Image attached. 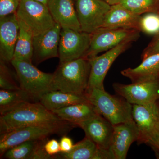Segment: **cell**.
Wrapping results in <instances>:
<instances>
[{
	"label": "cell",
	"mask_w": 159,
	"mask_h": 159,
	"mask_svg": "<svg viewBox=\"0 0 159 159\" xmlns=\"http://www.w3.org/2000/svg\"><path fill=\"white\" fill-rule=\"evenodd\" d=\"M5 62L1 60L0 88L1 89L15 90L20 88L15 81Z\"/></svg>",
	"instance_id": "28"
},
{
	"label": "cell",
	"mask_w": 159,
	"mask_h": 159,
	"mask_svg": "<svg viewBox=\"0 0 159 159\" xmlns=\"http://www.w3.org/2000/svg\"><path fill=\"white\" fill-rule=\"evenodd\" d=\"M93 159H115V157L110 149L98 147Z\"/></svg>",
	"instance_id": "32"
},
{
	"label": "cell",
	"mask_w": 159,
	"mask_h": 159,
	"mask_svg": "<svg viewBox=\"0 0 159 159\" xmlns=\"http://www.w3.org/2000/svg\"><path fill=\"white\" fill-rule=\"evenodd\" d=\"M91 37L90 33L61 28L58 47L60 63L84 57L89 47Z\"/></svg>",
	"instance_id": "10"
},
{
	"label": "cell",
	"mask_w": 159,
	"mask_h": 159,
	"mask_svg": "<svg viewBox=\"0 0 159 159\" xmlns=\"http://www.w3.org/2000/svg\"><path fill=\"white\" fill-rule=\"evenodd\" d=\"M34 99L28 93L20 88L15 90H0V114L6 113L26 102Z\"/></svg>",
	"instance_id": "23"
},
{
	"label": "cell",
	"mask_w": 159,
	"mask_h": 159,
	"mask_svg": "<svg viewBox=\"0 0 159 159\" xmlns=\"http://www.w3.org/2000/svg\"><path fill=\"white\" fill-rule=\"evenodd\" d=\"M134 68H128L121 71L122 76L130 80L132 83L159 79V53L152 54L142 61Z\"/></svg>",
	"instance_id": "19"
},
{
	"label": "cell",
	"mask_w": 159,
	"mask_h": 159,
	"mask_svg": "<svg viewBox=\"0 0 159 159\" xmlns=\"http://www.w3.org/2000/svg\"><path fill=\"white\" fill-rule=\"evenodd\" d=\"M85 133L86 137L100 148L110 149L114 131V125L101 115L77 124Z\"/></svg>",
	"instance_id": "15"
},
{
	"label": "cell",
	"mask_w": 159,
	"mask_h": 159,
	"mask_svg": "<svg viewBox=\"0 0 159 159\" xmlns=\"http://www.w3.org/2000/svg\"><path fill=\"white\" fill-rule=\"evenodd\" d=\"M11 65L16 72L20 87L35 100L53 90L54 74L44 73L32 63L12 60Z\"/></svg>",
	"instance_id": "4"
},
{
	"label": "cell",
	"mask_w": 159,
	"mask_h": 159,
	"mask_svg": "<svg viewBox=\"0 0 159 159\" xmlns=\"http://www.w3.org/2000/svg\"><path fill=\"white\" fill-rule=\"evenodd\" d=\"M39 141L24 142L8 149L3 156L8 159H30Z\"/></svg>",
	"instance_id": "26"
},
{
	"label": "cell",
	"mask_w": 159,
	"mask_h": 159,
	"mask_svg": "<svg viewBox=\"0 0 159 159\" xmlns=\"http://www.w3.org/2000/svg\"><path fill=\"white\" fill-rule=\"evenodd\" d=\"M140 31L146 34H155L159 31V14L153 12L145 13L141 16Z\"/></svg>",
	"instance_id": "27"
},
{
	"label": "cell",
	"mask_w": 159,
	"mask_h": 159,
	"mask_svg": "<svg viewBox=\"0 0 159 159\" xmlns=\"http://www.w3.org/2000/svg\"><path fill=\"white\" fill-rule=\"evenodd\" d=\"M119 3L139 15L150 12L159 14V0H121Z\"/></svg>",
	"instance_id": "25"
},
{
	"label": "cell",
	"mask_w": 159,
	"mask_h": 159,
	"mask_svg": "<svg viewBox=\"0 0 159 159\" xmlns=\"http://www.w3.org/2000/svg\"><path fill=\"white\" fill-rule=\"evenodd\" d=\"M152 149L154 152L157 157L159 159V141L152 148Z\"/></svg>",
	"instance_id": "34"
},
{
	"label": "cell",
	"mask_w": 159,
	"mask_h": 159,
	"mask_svg": "<svg viewBox=\"0 0 159 159\" xmlns=\"http://www.w3.org/2000/svg\"><path fill=\"white\" fill-rule=\"evenodd\" d=\"M75 6L81 31L91 34L102 27L111 6L104 0H76Z\"/></svg>",
	"instance_id": "11"
},
{
	"label": "cell",
	"mask_w": 159,
	"mask_h": 159,
	"mask_svg": "<svg viewBox=\"0 0 159 159\" xmlns=\"http://www.w3.org/2000/svg\"><path fill=\"white\" fill-rule=\"evenodd\" d=\"M19 31V24L16 13L0 18L1 60L11 62Z\"/></svg>",
	"instance_id": "16"
},
{
	"label": "cell",
	"mask_w": 159,
	"mask_h": 159,
	"mask_svg": "<svg viewBox=\"0 0 159 159\" xmlns=\"http://www.w3.org/2000/svg\"><path fill=\"white\" fill-rule=\"evenodd\" d=\"M18 21L19 31L12 60L31 63L33 56V34L23 23L19 20Z\"/></svg>",
	"instance_id": "22"
},
{
	"label": "cell",
	"mask_w": 159,
	"mask_h": 159,
	"mask_svg": "<svg viewBox=\"0 0 159 159\" xmlns=\"http://www.w3.org/2000/svg\"><path fill=\"white\" fill-rule=\"evenodd\" d=\"M98 146L92 140L85 137L82 141L74 145L67 152H59L61 158L65 159H93Z\"/></svg>",
	"instance_id": "24"
},
{
	"label": "cell",
	"mask_w": 159,
	"mask_h": 159,
	"mask_svg": "<svg viewBox=\"0 0 159 159\" xmlns=\"http://www.w3.org/2000/svg\"><path fill=\"white\" fill-rule=\"evenodd\" d=\"M139 135V129L134 119L114 125L110 149L115 159H126L129 149L137 142Z\"/></svg>",
	"instance_id": "13"
},
{
	"label": "cell",
	"mask_w": 159,
	"mask_h": 159,
	"mask_svg": "<svg viewBox=\"0 0 159 159\" xmlns=\"http://www.w3.org/2000/svg\"><path fill=\"white\" fill-rule=\"evenodd\" d=\"M39 101L41 104L51 111L76 103L88 102L85 94L78 95L59 90L46 93L40 97Z\"/></svg>",
	"instance_id": "21"
},
{
	"label": "cell",
	"mask_w": 159,
	"mask_h": 159,
	"mask_svg": "<svg viewBox=\"0 0 159 159\" xmlns=\"http://www.w3.org/2000/svg\"><path fill=\"white\" fill-rule=\"evenodd\" d=\"M159 53V31L154 35L153 38L148 43L146 48L143 50L141 55L142 60L146 57Z\"/></svg>",
	"instance_id": "30"
},
{
	"label": "cell",
	"mask_w": 159,
	"mask_h": 159,
	"mask_svg": "<svg viewBox=\"0 0 159 159\" xmlns=\"http://www.w3.org/2000/svg\"><path fill=\"white\" fill-rule=\"evenodd\" d=\"M136 29L101 28L91 33L89 47L84 58L89 59L126 41L133 42L140 37Z\"/></svg>",
	"instance_id": "7"
},
{
	"label": "cell",
	"mask_w": 159,
	"mask_h": 159,
	"mask_svg": "<svg viewBox=\"0 0 159 159\" xmlns=\"http://www.w3.org/2000/svg\"><path fill=\"white\" fill-rule=\"evenodd\" d=\"M16 14L33 37L43 34L56 24L47 5L36 0H20Z\"/></svg>",
	"instance_id": "5"
},
{
	"label": "cell",
	"mask_w": 159,
	"mask_h": 159,
	"mask_svg": "<svg viewBox=\"0 0 159 159\" xmlns=\"http://www.w3.org/2000/svg\"><path fill=\"white\" fill-rule=\"evenodd\" d=\"M132 105L133 118L139 131L137 143L151 148L159 140V101Z\"/></svg>",
	"instance_id": "6"
},
{
	"label": "cell",
	"mask_w": 159,
	"mask_h": 159,
	"mask_svg": "<svg viewBox=\"0 0 159 159\" xmlns=\"http://www.w3.org/2000/svg\"><path fill=\"white\" fill-rule=\"evenodd\" d=\"M67 124L25 126L1 134L0 155L3 156L8 149L28 141L47 139L51 134L61 132Z\"/></svg>",
	"instance_id": "8"
},
{
	"label": "cell",
	"mask_w": 159,
	"mask_h": 159,
	"mask_svg": "<svg viewBox=\"0 0 159 159\" xmlns=\"http://www.w3.org/2000/svg\"><path fill=\"white\" fill-rule=\"evenodd\" d=\"M85 95L97 113L113 125L133 120V105L123 97L111 95L105 89L97 88L87 89Z\"/></svg>",
	"instance_id": "3"
},
{
	"label": "cell",
	"mask_w": 159,
	"mask_h": 159,
	"mask_svg": "<svg viewBox=\"0 0 159 159\" xmlns=\"http://www.w3.org/2000/svg\"><path fill=\"white\" fill-rule=\"evenodd\" d=\"M107 3H108L109 5L110 6L116 5V4H119L121 0H104Z\"/></svg>",
	"instance_id": "35"
},
{
	"label": "cell",
	"mask_w": 159,
	"mask_h": 159,
	"mask_svg": "<svg viewBox=\"0 0 159 159\" xmlns=\"http://www.w3.org/2000/svg\"><path fill=\"white\" fill-rule=\"evenodd\" d=\"M36 1H39V2H41L44 3V4L47 5L48 0H36Z\"/></svg>",
	"instance_id": "36"
},
{
	"label": "cell",
	"mask_w": 159,
	"mask_h": 159,
	"mask_svg": "<svg viewBox=\"0 0 159 159\" xmlns=\"http://www.w3.org/2000/svg\"><path fill=\"white\" fill-rule=\"evenodd\" d=\"M60 152H67L72 149L74 144L70 138L67 136L62 137L59 142Z\"/></svg>",
	"instance_id": "33"
},
{
	"label": "cell",
	"mask_w": 159,
	"mask_h": 159,
	"mask_svg": "<svg viewBox=\"0 0 159 159\" xmlns=\"http://www.w3.org/2000/svg\"><path fill=\"white\" fill-rule=\"evenodd\" d=\"M141 16L126 9L120 3L111 6L102 28L136 29L140 31Z\"/></svg>",
	"instance_id": "18"
},
{
	"label": "cell",
	"mask_w": 159,
	"mask_h": 159,
	"mask_svg": "<svg viewBox=\"0 0 159 159\" xmlns=\"http://www.w3.org/2000/svg\"><path fill=\"white\" fill-rule=\"evenodd\" d=\"M61 27L56 23L43 34L33 37L32 60L36 64L58 57V47Z\"/></svg>",
	"instance_id": "14"
},
{
	"label": "cell",
	"mask_w": 159,
	"mask_h": 159,
	"mask_svg": "<svg viewBox=\"0 0 159 159\" xmlns=\"http://www.w3.org/2000/svg\"><path fill=\"white\" fill-rule=\"evenodd\" d=\"M68 123L60 119L40 102H26L1 115L0 134L25 126Z\"/></svg>",
	"instance_id": "1"
},
{
	"label": "cell",
	"mask_w": 159,
	"mask_h": 159,
	"mask_svg": "<svg viewBox=\"0 0 159 159\" xmlns=\"http://www.w3.org/2000/svg\"><path fill=\"white\" fill-rule=\"evenodd\" d=\"M20 0H0V18L16 12Z\"/></svg>",
	"instance_id": "29"
},
{
	"label": "cell",
	"mask_w": 159,
	"mask_h": 159,
	"mask_svg": "<svg viewBox=\"0 0 159 159\" xmlns=\"http://www.w3.org/2000/svg\"><path fill=\"white\" fill-rule=\"evenodd\" d=\"M47 5L54 21L61 28L81 31L74 0H48Z\"/></svg>",
	"instance_id": "17"
},
{
	"label": "cell",
	"mask_w": 159,
	"mask_h": 159,
	"mask_svg": "<svg viewBox=\"0 0 159 159\" xmlns=\"http://www.w3.org/2000/svg\"><path fill=\"white\" fill-rule=\"evenodd\" d=\"M132 42L126 41L107 51L100 56L88 59L91 66L88 89H104V79L111 66L120 54L129 48Z\"/></svg>",
	"instance_id": "12"
},
{
	"label": "cell",
	"mask_w": 159,
	"mask_h": 159,
	"mask_svg": "<svg viewBox=\"0 0 159 159\" xmlns=\"http://www.w3.org/2000/svg\"><path fill=\"white\" fill-rule=\"evenodd\" d=\"M113 88L132 105H146L159 101V79L129 84L114 83Z\"/></svg>",
	"instance_id": "9"
},
{
	"label": "cell",
	"mask_w": 159,
	"mask_h": 159,
	"mask_svg": "<svg viewBox=\"0 0 159 159\" xmlns=\"http://www.w3.org/2000/svg\"><path fill=\"white\" fill-rule=\"evenodd\" d=\"M90 70L89 60L84 57L60 63L53 74V90L85 94L88 87Z\"/></svg>",
	"instance_id": "2"
},
{
	"label": "cell",
	"mask_w": 159,
	"mask_h": 159,
	"mask_svg": "<svg viewBox=\"0 0 159 159\" xmlns=\"http://www.w3.org/2000/svg\"><path fill=\"white\" fill-rule=\"evenodd\" d=\"M44 148L46 152L53 157L60 152L59 142L55 139L47 141L44 144Z\"/></svg>",
	"instance_id": "31"
},
{
	"label": "cell",
	"mask_w": 159,
	"mask_h": 159,
	"mask_svg": "<svg viewBox=\"0 0 159 159\" xmlns=\"http://www.w3.org/2000/svg\"><path fill=\"white\" fill-rule=\"evenodd\" d=\"M52 112L63 121L75 125L98 115L89 101L73 104Z\"/></svg>",
	"instance_id": "20"
}]
</instances>
